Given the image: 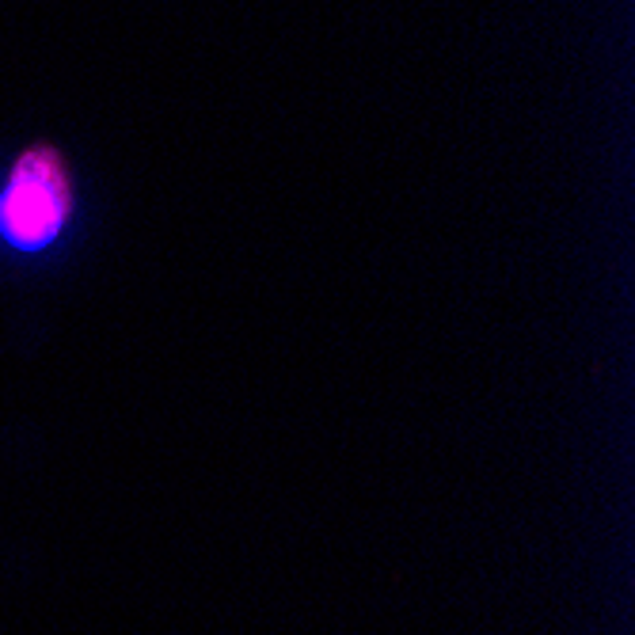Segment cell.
Instances as JSON below:
<instances>
[{
    "label": "cell",
    "instance_id": "1",
    "mask_svg": "<svg viewBox=\"0 0 635 635\" xmlns=\"http://www.w3.org/2000/svg\"><path fill=\"white\" fill-rule=\"evenodd\" d=\"M76 183L54 145H27L0 179V243L12 255H46L73 229Z\"/></svg>",
    "mask_w": 635,
    "mask_h": 635
}]
</instances>
